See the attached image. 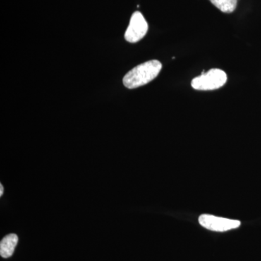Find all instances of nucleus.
I'll return each instance as SVG.
<instances>
[{
	"label": "nucleus",
	"instance_id": "obj_1",
	"mask_svg": "<svg viewBox=\"0 0 261 261\" xmlns=\"http://www.w3.org/2000/svg\"><path fill=\"white\" fill-rule=\"evenodd\" d=\"M162 69V64L157 60H152L137 65L128 71L123 79L126 88L133 89L146 85L154 80Z\"/></svg>",
	"mask_w": 261,
	"mask_h": 261
},
{
	"label": "nucleus",
	"instance_id": "obj_2",
	"mask_svg": "<svg viewBox=\"0 0 261 261\" xmlns=\"http://www.w3.org/2000/svg\"><path fill=\"white\" fill-rule=\"evenodd\" d=\"M227 81V75L224 70L213 68L207 73L202 72L200 76L196 77L192 81V88L196 90H216L222 87Z\"/></svg>",
	"mask_w": 261,
	"mask_h": 261
},
{
	"label": "nucleus",
	"instance_id": "obj_3",
	"mask_svg": "<svg viewBox=\"0 0 261 261\" xmlns=\"http://www.w3.org/2000/svg\"><path fill=\"white\" fill-rule=\"evenodd\" d=\"M148 31V23L143 15L136 11L132 15L129 25L125 32V39L128 42L136 43L143 39Z\"/></svg>",
	"mask_w": 261,
	"mask_h": 261
},
{
	"label": "nucleus",
	"instance_id": "obj_4",
	"mask_svg": "<svg viewBox=\"0 0 261 261\" xmlns=\"http://www.w3.org/2000/svg\"><path fill=\"white\" fill-rule=\"evenodd\" d=\"M199 223L202 227L211 231H220V232L239 228L241 225V223L238 220L216 217L208 214L201 215L199 217Z\"/></svg>",
	"mask_w": 261,
	"mask_h": 261
},
{
	"label": "nucleus",
	"instance_id": "obj_5",
	"mask_svg": "<svg viewBox=\"0 0 261 261\" xmlns=\"http://www.w3.org/2000/svg\"><path fill=\"white\" fill-rule=\"evenodd\" d=\"M18 238L15 233H10L5 237L0 243V255L4 258H8L13 255L15 247L18 244Z\"/></svg>",
	"mask_w": 261,
	"mask_h": 261
},
{
	"label": "nucleus",
	"instance_id": "obj_6",
	"mask_svg": "<svg viewBox=\"0 0 261 261\" xmlns=\"http://www.w3.org/2000/svg\"><path fill=\"white\" fill-rule=\"evenodd\" d=\"M218 9L225 13H231L236 9L238 0H210Z\"/></svg>",
	"mask_w": 261,
	"mask_h": 261
},
{
	"label": "nucleus",
	"instance_id": "obj_7",
	"mask_svg": "<svg viewBox=\"0 0 261 261\" xmlns=\"http://www.w3.org/2000/svg\"><path fill=\"white\" fill-rule=\"evenodd\" d=\"M4 188H3V185H0V196H3Z\"/></svg>",
	"mask_w": 261,
	"mask_h": 261
}]
</instances>
